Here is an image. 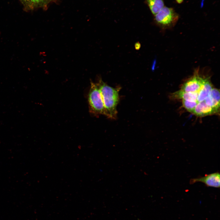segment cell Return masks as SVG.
I'll return each instance as SVG.
<instances>
[{
	"label": "cell",
	"mask_w": 220,
	"mask_h": 220,
	"mask_svg": "<svg viewBox=\"0 0 220 220\" xmlns=\"http://www.w3.org/2000/svg\"><path fill=\"white\" fill-rule=\"evenodd\" d=\"M100 91L108 117L115 119L117 118V107L119 101V92L121 88L112 87L99 79L96 83Z\"/></svg>",
	"instance_id": "1"
},
{
	"label": "cell",
	"mask_w": 220,
	"mask_h": 220,
	"mask_svg": "<svg viewBox=\"0 0 220 220\" xmlns=\"http://www.w3.org/2000/svg\"><path fill=\"white\" fill-rule=\"evenodd\" d=\"M88 101L90 112L95 115H103L107 117L105 109L100 90L96 83L91 82Z\"/></svg>",
	"instance_id": "2"
},
{
	"label": "cell",
	"mask_w": 220,
	"mask_h": 220,
	"mask_svg": "<svg viewBox=\"0 0 220 220\" xmlns=\"http://www.w3.org/2000/svg\"><path fill=\"white\" fill-rule=\"evenodd\" d=\"M178 18V15L172 8L166 6H164L155 15V20L156 23L164 28L174 26Z\"/></svg>",
	"instance_id": "3"
},
{
	"label": "cell",
	"mask_w": 220,
	"mask_h": 220,
	"mask_svg": "<svg viewBox=\"0 0 220 220\" xmlns=\"http://www.w3.org/2000/svg\"><path fill=\"white\" fill-rule=\"evenodd\" d=\"M204 80V78L200 75L199 69H196L193 75L183 84L180 90L185 92L198 93Z\"/></svg>",
	"instance_id": "4"
},
{
	"label": "cell",
	"mask_w": 220,
	"mask_h": 220,
	"mask_svg": "<svg viewBox=\"0 0 220 220\" xmlns=\"http://www.w3.org/2000/svg\"><path fill=\"white\" fill-rule=\"evenodd\" d=\"M201 182L208 187L219 188L220 174L218 172L206 174L204 177L190 179L189 183L193 184L197 182Z\"/></svg>",
	"instance_id": "5"
},
{
	"label": "cell",
	"mask_w": 220,
	"mask_h": 220,
	"mask_svg": "<svg viewBox=\"0 0 220 220\" xmlns=\"http://www.w3.org/2000/svg\"><path fill=\"white\" fill-rule=\"evenodd\" d=\"M219 111L207 105L204 101L198 103L192 113L198 116H204L219 112Z\"/></svg>",
	"instance_id": "6"
},
{
	"label": "cell",
	"mask_w": 220,
	"mask_h": 220,
	"mask_svg": "<svg viewBox=\"0 0 220 220\" xmlns=\"http://www.w3.org/2000/svg\"><path fill=\"white\" fill-rule=\"evenodd\" d=\"M213 88L210 78L205 77L203 84L198 93L197 101L198 102L204 101L208 96Z\"/></svg>",
	"instance_id": "7"
},
{
	"label": "cell",
	"mask_w": 220,
	"mask_h": 220,
	"mask_svg": "<svg viewBox=\"0 0 220 220\" xmlns=\"http://www.w3.org/2000/svg\"><path fill=\"white\" fill-rule=\"evenodd\" d=\"M198 95V93L185 92L179 90L172 94L170 97L172 99H182V100L198 102L197 101Z\"/></svg>",
	"instance_id": "8"
},
{
	"label": "cell",
	"mask_w": 220,
	"mask_h": 220,
	"mask_svg": "<svg viewBox=\"0 0 220 220\" xmlns=\"http://www.w3.org/2000/svg\"><path fill=\"white\" fill-rule=\"evenodd\" d=\"M152 13L154 15L164 6V0H146Z\"/></svg>",
	"instance_id": "9"
},
{
	"label": "cell",
	"mask_w": 220,
	"mask_h": 220,
	"mask_svg": "<svg viewBox=\"0 0 220 220\" xmlns=\"http://www.w3.org/2000/svg\"><path fill=\"white\" fill-rule=\"evenodd\" d=\"M209 95L211 99L213 107L219 111V90L217 88H213L210 92Z\"/></svg>",
	"instance_id": "10"
},
{
	"label": "cell",
	"mask_w": 220,
	"mask_h": 220,
	"mask_svg": "<svg viewBox=\"0 0 220 220\" xmlns=\"http://www.w3.org/2000/svg\"><path fill=\"white\" fill-rule=\"evenodd\" d=\"M182 103L183 107L189 112L192 113L198 102L182 100Z\"/></svg>",
	"instance_id": "11"
},
{
	"label": "cell",
	"mask_w": 220,
	"mask_h": 220,
	"mask_svg": "<svg viewBox=\"0 0 220 220\" xmlns=\"http://www.w3.org/2000/svg\"><path fill=\"white\" fill-rule=\"evenodd\" d=\"M25 9L27 10L33 9L30 0H20Z\"/></svg>",
	"instance_id": "12"
},
{
	"label": "cell",
	"mask_w": 220,
	"mask_h": 220,
	"mask_svg": "<svg viewBox=\"0 0 220 220\" xmlns=\"http://www.w3.org/2000/svg\"><path fill=\"white\" fill-rule=\"evenodd\" d=\"M176 1L177 2L179 3H182L183 2V0H176Z\"/></svg>",
	"instance_id": "13"
}]
</instances>
